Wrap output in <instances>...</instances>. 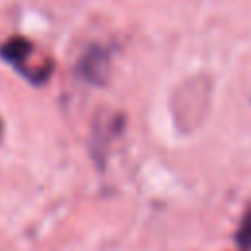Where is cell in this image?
Wrapping results in <instances>:
<instances>
[{"instance_id":"1","label":"cell","mask_w":251,"mask_h":251,"mask_svg":"<svg viewBox=\"0 0 251 251\" xmlns=\"http://www.w3.org/2000/svg\"><path fill=\"white\" fill-rule=\"evenodd\" d=\"M80 71L82 75L92 80V82H102L104 76L108 75V57L106 53L98 51V49H92L84 59H82V65H80Z\"/></svg>"},{"instance_id":"2","label":"cell","mask_w":251,"mask_h":251,"mask_svg":"<svg viewBox=\"0 0 251 251\" xmlns=\"http://www.w3.org/2000/svg\"><path fill=\"white\" fill-rule=\"evenodd\" d=\"M29 43L24 37H12L2 45V57H6L12 63H20L27 53H29Z\"/></svg>"},{"instance_id":"3","label":"cell","mask_w":251,"mask_h":251,"mask_svg":"<svg viewBox=\"0 0 251 251\" xmlns=\"http://www.w3.org/2000/svg\"><path fill=\"white\" fill-rule=\"evenodd\" d=\"M239 241H241V245H249V243H251V214L245 218V222H243V226H241Z\"/></svg>"},{"instance_id":"4","label":"cell","mask_w":251,"mask_h":251,"mask_svg":"<svg viewBox=\"0 0 251 251\" xmlns=\"http://www.w3.org/2000/svg\"><path fill=\"white\" fill-rule=\"evenodd\" d=\"M0 139H2V120H0Z\"/></svg>"}]
</instances>
